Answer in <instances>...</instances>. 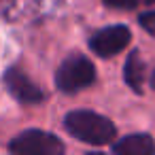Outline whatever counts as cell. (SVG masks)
Returning <instances> with one entry per match:
<instances>
[{
    "label": "cell",
    "mask_w": 155,
    "mask_h": 155,
    "mask_svg": "<svg viewBox=\"0 0 155 155\" xmlns=\"http://www.w3.org/2000/svg\"><path fill=\"white\" fill-rule=\"evenodd\" d=\"M5 83H7L9 91H11L19 102H30V104H34V102H38V100H43V91L38 89V85H34V83L28 79V74H26L24 70H19V68H11V70L7 72V77H5Z\"/></svg>",
    "instance_id": "5b68a950"
},
{
    "label": "cell",
    "mask_w": 155,
    "mask_h": 155,
    "mask_svg": "<svg viewBox=\"0 0 155 155\" xmlns=\"http://www.w3.org/2000/svg\"><path fill=\"white\" fill-rule=\"evenodd\" d=\"M151 85H153V89H155V72H153V77H151Z\"/></svg>",
    "instance_id": "8fae6325"
},
{
    "label": "cell",
    "mask_w": 155,
    "mask_h": 155,
    "mask_svg": "<svg viewBox=\"0 0 155 155\" xmlns=\"http://www.w3.org/2000/svg\"><path fill=\"white\" fill-rule=\"evenodd\" d=\"M138 21H140V26H142L149 34L155 36V11H147V13H142V15L138 17Z\"/></svg>",
    "instance_id": "ba28073f"
},
{
    "label": "cell",
    "mask_w": 155,
    "mask_h": 155,
    "mask_svg": "<svg viewBox=\"0 0 155 155\" xmlns=\"http://www.w3.org/2000/svg\"><path fill=\"white\" fill-rule=\"evenodd\" d=\"M123 77H125V83L134 89V91H140L142 89V79H144V62L140 60L138 51H132L127 62H125V70H123Z\"/></svg>",
    "instance_id": "52a82bcc"
},
{
    "label": "cell",
    "mask_w": 155,
    "mask_h": 155,
    "mask_svg": "<svg viewBox=\"0 0 155 155\" xmlns=\"http://www.w3.org/2000/svg\"><path fill=\"white\" fill-rule=\"evenodd\" d=\"M127 43H130V30L125 26H108V28L98 30L91 36L89 47L100 58H113L121 53L127 47Z\"/></svg>",
    "instance_id": "277c9868"
},
{
    "label": "cell",
    "mask_w": 155,
    "mask_h": 155,
    "mask_svg": "<svg viewBox=\"0 0 155 155\" xmlns=\"http://www.w3.org/2000/svg\"><path fill=\"white\" fill-rule=\"evenodd\" d=\"M11 5V0H0V11H2L5 7H9Z\"/></svg>",
    "instance_id": "30bf717a"
},
{
    "label": "cell",
    "mask_w": 155,
    "mask_h": 155,
    "mask_svg": "<svg viewBox=\"0 0 155 155\" xmlns=\"http://www.w3.org/2000/svg\"><path fill=\"white\" fill-rule=\"evenodd\" d=\"M9 151L17 155H60L64 153V144L58 136L49 132L28 130L11 140Z\"/></svg>",
    "instance_id": "3957f363"
},
{
    "label": "cell",
    "mask_w": 155,
    "mask_h": 155,
    "mask_svg": "<svg viewBox=\"0 0 155 155\" xmlns=\"http://www.w3.org/2000/svg\"><path fill=\"white\" fill-rule=\"evenodd\" d=\"M66 130L81 142L87 144H108L115 140V125L104 115H98L94 110H72L64 119Z\"/></svg>",
    "instance_id": "6da1fadb"
},
{
    "label": "cell",
    "mask_w": 155,
    "mask_h": 155,
    "mask_svg": "<svg viewBox=\"0 0 155 155\" xmlns=\"http://www.w3.org/2000/svg\"><path fill=\"white\" fill-rule=\"evenodd\" d=\"M147 2H155V0H147Z\"/></svg>",
    "instance_id": "7c38bea8"
},
{
    "label": "cell",
    "mask_w": 155,
    "mask_h": 155,
    "mask_svg": "<svg viewBox=\"0 0 155 155\" xmlns=\"http://www.w3.org/2000/svg\"><path fill=\"white\" fill-rule=\"evenodd\" d=\"M138 0H104V5L110 9H134Z\"/></svg>",
    "instance_id": "9c48e42d"
},
{
    "label": "cell",
    "mask_w": 155,
    "mask_h": 155,
    "mask_svg": "<svg viewBox=\"0 0 155 155\" xmlns=\"http://www.w3.org/2000/svg\"><path fill=\"white\" fill-rule=\"evenodd\" d=\"M94 79H96L94 64L85 55H79V53L68 55L55 72V85L64 94H77V91L89 87L94 83Z\"/></svg>",
    "instance_id": "7a4b0ae2"
},
{
    "label": "cell",
    "mask_w": 155,
    "mask_h": 155,
    "mask_svg": "<svg viewBox=\"0 0 155 155\" xmlns=\"http://www.w3.org/2000/svg\"><path fill=\"white\" fill-rule=\"evenodd\" d=\"M113 151L123 153V155H153L155 142L149 134H130V136L121 138L119 142H115Z\"/></svg>",
    "instance_id": "8992f818"
}]
</instances>
